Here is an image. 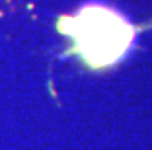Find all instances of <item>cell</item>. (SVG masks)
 <instances>
[{"label": "cell", "instance_id": "1", "mask_svg": "<svg viewBox=\"0 0 152 150\" xmlns=\"http://www.w3.org/2000/svg\"><path fill=\"white\" fill-rule=\"evenodd\" d=\"M69 34L88 63L95 67L115 63L131 46L134 28L104 5H86L69 20Z\"/></svg>", "mask_w": 152, "mask_h": 150}]
</instances>
